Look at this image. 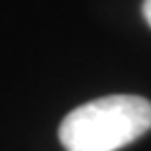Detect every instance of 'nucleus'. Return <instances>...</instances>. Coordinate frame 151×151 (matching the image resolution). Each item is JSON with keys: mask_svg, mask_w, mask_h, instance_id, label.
Segmentation results:
<instances>
[{"mask_svg": "<svg viewBox=\"0 0 151 151\" xmlns=\"http://www.w3.org/2000/svg\"><path fill=\"white\" fill-rule=\"evenodd\" d=\"M143 17H145V21L149 23V27H151V0H145V2H143Z\"/></svg>", "mask_w": 151, "mask_h": 151, "instance_id": "nucleus-2", "label": "nucleus"}, {"mask_svg": "<svg viewBox=\"0 0 151 151\" xmlns=\"http://www.w3.org/2000/svg\"><path fill=\"white\" fill-rule=\"evenodd\" d=\"M151 128V103L137 94H109L76 107L59 126L65 151H118Z\"/></svg>", "mask_w": 151, "mask_h": 151, "instance_id": "nucleus-1", "label": "nucleus"}]
</instances>
